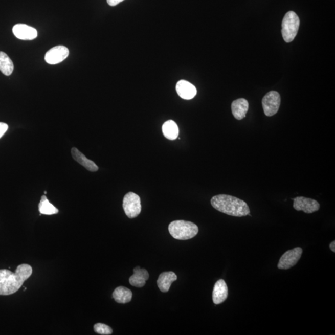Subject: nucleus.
Listing matches in <instances>:
<instances>
[{
    "mask_svg": "<svg viewBox=\"0 0 335 335\" xmlns=\"http://www.w3.org/2000/svg\"><path fill=\"white\" fill-rule=\"evenodd\" d=\"M69 55V49L63 46H57L47 52L46 62L51 65L60 63L65 60Z\"/></svg>",
    "mask_w": 335,
    "mask_h": 335,
    "instance_id": "6e6552de",
    "label": "nucleus"
},
{
    "mask_svg": "<svg viewBox=\"0 0 335 335\" xmlns=\"http://www.w3.org/2000/svg\"><path fill=\"white\" fill-rule=\"evenodd\" d=\"M123 1H124V0H107V4H108L110 7H115V6L118 5Z\"/></svg>",
    "mask_w": 335,
    "mask_h": 335,
    "instance_id": "5701e85b",
    "label": "nucleus"
},
{
    "mask_svg": "<svg viewBox=\"0 0 335 335\" xmlns=\"http://www.w3.org/2000/svg\"><path fill=\"white\" fill-rule=\"evenodd\" d=\"M176 90L177 95L184 100H189L194 98L197 94V90L193 84L182 80L177 83Z\"/></svg>",
    "mask_w": 335,
    "mask_h": 335,
    "instance_id": "9b49d317",
    "label": "nucleus"
},
{
    "mask_svg": "<svg viewBox=\"0 0 335 335\" xmlns=\"http://www.w3.org/2000/svg\"><path fill=\"white\" fill-rule=\"evenodd\" d=\"M124 211L130 218H136L141 214L142 210L141 198L138 194L129 192L125 195L122 203Z\"/></svg>",
    "mask_w": 335,
    "mask_h": 335,
    "instance_id": "39448f33",
    "label": "nucleus"
},
{
    "mask_svg": "<svg viewBox=\"0 0 335 335\" xmlns=\"http://www.w3.org/2000/svg\"><path fill=\"white\" fill-rule=\"evenodd\" d=\"M44 194H47V192H46V191H44Z\"/></svg>",
    "mask_w": 335,
    "mask_h": 335,
    "instance_id": "393cba45",
    "label": "nucleus"
},
{
    "mask_svg": "<svg viewBox=\"0 0 335 335\" xmlns=\"http://www.w3.org/2000/svg\"><path fill=\"white\" fill-rule=\"evenodd\" d=\"M300 25L299 17L291 11L285 14L282 23V35L285 42H291L298 34Z\"/></svg>",
    "mask_w": 335,
    "mask_h": 335,
    "instance_id": "20e7f679",
    "label": "nucleus"
},
{
    "mask_svg": "<svg viewBox=\"0 0 335 335\" xmlns=\"http://www.w3.org/2000/svg\"><path fill=\"white\" fill-rule=\"evenodd\" d=\"M162 132L165 138L174 141L179 135V128L176 122L173 120L166 121L162 126Z\"/></svg>",
    "mask_w": 335,
    "mask_h": 335,
    "instance_id": "a211bd4d",
    "label": "nucleus"
},
{
    "mask_svg": "<svg viewBox=\"0 0 335 335\" xmlns=\"http://www.w3.org/2000/svg\"><path fill=\"white\" fill-rule=\"evenodd\" d=\"M32 274L33 268L27 264L19 265L14 273L6 269L0 270V296L16 293Z\"/></svg>",
    "mask_w": 335,
    "mask_h": 335,
    "instance_id": "f257e3e1",
    "label": "nucleus"
},
{
    "mask_svg": "<svg viewBox=\"0 0 335 335\" xmlns=\"http://www.w3.org/2000/svg\"><path fill=\"white\" fill-rule=\"evenodd\" d=\"M8 129V124L4 122H0V139L4 136V134Z\"/></svg>",
    "mask_w": 335,
    "mask_h": 335,
    "instance_id": "4be33fe9",
    "label": "nucleus"
},
{
    "mask_svg": "<svg viewBox=\"0 0 335 335\" xmlns=\"http://www.w3.org/2000/svg\"><path fill=\"white\" fill-rule=\"evenodd\" d=\"M168 231L176 240H186L196 237L199 228L196 224L189 221L174 220L169 225Z\"/></svg>",
    "mask_w": 335,
    "mask_h": 335,
    "instance_id": "7ed1b4c3",
    "label": "nucleus"
},
{
    "mask_svg": "<svg viewBox=\"0 0 335 335\" xmlns=\"http://www.w3.org/2000/svg\"><path fill=\"white\" fill-rule=\"evenodd\" d=\"M71 153L73 158L77 162L78 164L82 165L83 167L85 168L87 170L92 172L97 171L99 168L97 165L95 164L94 162L87 159L84 154L81 152L77 148L74 147L72 148Z\"/></svg>",
    "mask_w": 335,
    "mask_h": 335,
    "instance_id": "2eb2a0df",
    "label": "nucleus"
},
{
    "mask_svg": "<svg viewBox=\"0 0 335 335\" xmlns=\"http://www.w3.org/2000/svg\"><path fill=\"white\" fill-rule=\"evenodd\" d=\"M228 287L224 279H220L215 284L212 300L215 305L222 304L228 297Z\"/></svg>",
    "mask_w": 335,
    "mask_h": 335,
    "instance_id": "f8f14e48",
    "label": "nucleus"
},
{
    "mask_svg": "<svg viewBox=\"0 0 335 335\" xmlns=\"http://www.w3.org/2000/svg\"><path fill=\"white\" fill-rule=\"evenodd\" d=\"M14 71L13 61L4 52H0V71L6 76H10Z\"/></svg>",
    "mask_w": 335,
    "mask_h": 335,
    "instance_id": "6ab92c4d",
    "label": "nucleus"
},
{
    "mask_svg": "<svg viewBox=\"0 0 335 335\" xmlns=\"http://www.w3.org/2000/svg\"><path fill=\"white\" fill-rule=\"evenodd\" d=\"M281 104V96L278 92H268L262 100V105L265 115L271 117L278 112Z\"/></svg>",
    "mask_w": 335,
    "mask_h": 335,
    "instance_id": "423d86ee",
    "label": "nucleus"
},
{
    "mask_svg": "<svg viewBox=\"0 0 335 335\" xmlns=\"http://www.w3.org/2000/svg\"><path fill=\"white\" fill-rule=\"evenodd\" d=\"M113 297L115 301L119 304H126L132 300V293L128 288L119 286L114 291Z\"/></svg>",
    "mask_w": 335,
    "mask_h": 335,
    "instance_id": "f3484780",
    "label": "nucleus"
},
{
    "mask_svg": "<svg viewBox=\"0 0 335 335\" xmlns=\"http://www.w3.org/2000/svg\"><path fill=\"white\" fill-rule=\"evenodd\" d=\"M293 200L294 208L298 211H302L306 214H312L320 209V204L310 198L298 197L294 198Z\"/></svg>",
    "mask_w": 335,
    "mask_h": 335,
    "instance_id": "1a4fd4ad",
    "label": "nucleus"
},
{
    "mask_svg": "<svg viewBox=\"0 0 335 335\" xmlns=\"http://www.w3.org/2000/svg\"><path fill=\"white\" fill-rule=\"evenodd\" d=\"M133 272L134 273L132 276L129 278V283L132 286L136 287H144L146 283V281L149 278V274L145 269H142L139 266L134 268Z\"/></svg>",
    "mask_w": 335,
    "mask_h": 335,
    "instance_id": "ddd939ff",
    "label": "nucleus"
},
{
    "mask_svg": "<svg viewBox=\"0 0 335 335\" xmlns=\"http://www.w3.org/2000/svg\"><path fill=\"white\" fill-rule=\"evenodd\" d=\"M13 33L17 39L24 40H32L37 37V31L31 26L17 24L14 26Z\"/></svg>",
    "mask_w": 335,
    "mask_h": 335,
    "instance_id": "9d476101",
    "label": "nucleus"
},
{
    "mask_svg": "<svg viewBox=\"0 0 335 335\" xmlns=\"http://www.w3.org/2000/svg\"><path fill=\"white\" fill-rule=\"evenodd\" d=\"M96 333L103 335H109L113 333V329L104 323H98L94 325Z\"/></svg>",
    "mask_w": 335,
    "mask_h": 335,
    "instance_id": "412c9836",
    "label": "nucleus"
},
{
    "mask_svg": "<svg viewBox=\"0 0 335 335\" xmlns=\"http://www.w3.org/2000/svg\"><path fill=\"white\" fill-rule=\"evenodd\" d=\"M249 109V103L245 99L240 98L232 102V112L235 119L241 120L246 117Z\"/></svg>",
    "mask_w": 335,
    "mask_h": 335,
    "instance_id": "4468645a",
    "label": "nucleus"
},
{
    "mask_svg": "<svg viewBox=\"0 0 335 335\" xmlns=\"http://www.w3.org/2000/svg\"><path fill=\"white\" fill-rule=\"evenodd\" d=\"M330 250H331L332 252L333 253L335 252V241H332V242L330 244Z\"/></svg>",
    "mask_w": 335,
    "mask_h": 335,
    "instance_id": "b1692460",
    "label": "nucleus"
},
{
    "mask_svg": "<svg viewBox=\"0 0 335 335\" xmlns=\"http://www.w3.org/2000/svg\"><path fill=\"white\" fill-rule=\"evenodd\" d=\"M303 253L301 248L297 247L288 250L281 256L279 261L278 267L279 270H289L295 266L301 259Z\"/></svg>",
    "mask_w": 335,
    "mask_h": 335,
    "instance_id": "0eeeda50",
    "label": "nucleus"
},
{
    "mask_svg": "<svg viewBox=\"0 0 335 335\" xmlns=\"http://www.w3.org/2000/svg\"><path fill=\"white\" fill-rule=\"evenodd\" d=\"M177 279V276L174 272H164L160 274L157 280V285L162 293H167L172 283L176 281Z\"/></svg>",
    "mask_w": 335,
    "mask_h": 335,
    "instance_id": "dca6fc26",
    "label": "nucleus"
},
{
    "mask_svg": "<svg viewBox=\"0 0 335 335\" xmlns=\"http://www.w3.org/2000/svg\"><path fill=\"white\" fill-rule=\"evenodd\" d=\"M39 211L40 213L43 215H53L59 213V209L49 202L46 196L41 197V200L39 204Z\"/></svg>",
    "mask_w": 335,
    "mask_h": 335,
    "instance_id": "aec40b11",
    "label": "nucleus"
},
{
    "mask_svg": "<svg viewBox=\"0 0 335 335\" xmlns=\"http://www.w3.org/2000/svg\"><path fill=\"white\" fill-rule=\"evenodd\" d=\"M211 203L218 211L231 216L244 217L250 213L249 207L244 201L230 195H217L212 198Z\"/></svg>",
    "mask_w": 335,
    "mask_h": 335,
    "instance_id": "f03ea898",
    "label": "nucleus"
}]
</instances>
